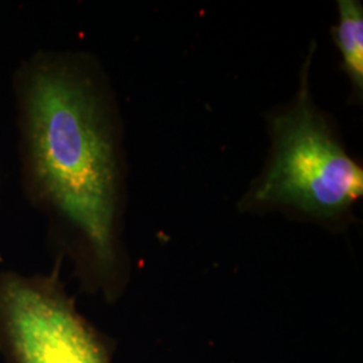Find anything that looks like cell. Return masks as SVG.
Listing matches in <instances>:
<instances>
[{"instance_id":"obj_1","label":"cell","mask_w":363,"mask_h":363,"mask_svg":"<svg viewBox=\"0 0 363 363\" xmlns=\"http://www.w3.org/2000/svg\"><path fill=\"white\" fill-rule=\"evenodd\" d=\"M22 184L73 240L85 279L112 295L120 279L121 172L103 82L78 55L38 52L13 76Z\"/></svg>"},{"instance_id":"obj_2","label":"cell","mask_w":363,"mask_h":363,"mask_svg":"<svg viewBox=\"0 0 363 363\" xmlns=\"http://www.w3.org/2000/svg\"><path fill=\"white\" fill-rule=\"evenodd\" d=\"M312 54L313 46L303 66L295 103L269 118L271 162L244 202L296 208L318 220H337L362 196L363 169L343 150L312 103Z\"/></svg>"},{"instance_id":"obj_3","label":"cell","mask_w":363,"mask_h":363,"mask_svg":"<svg viewBox=\"0 0 363 363\" xmlns=\"http://www.w3.org/2000/svg\"><path fill=\"white\" fill-rule=\"evenodd\" d=\"M0 351L9 363H111L57 274H0Z\"/></svg>"},{"instance_id":"obj_4","label":"cell","mask_w":363,"mask_h":363,"mask_svg":"<svg viewBox=\"0 0 363 363\" xmlns=\"http://www.w3.org/2000/svg\"><path fill=\"white\" fill-rule=\"evenodd\" d=\"M339 22L335 27V43L342 54L343 70L355 88L363 91V7L357 0L337 1Z\"/></svg>"}]
</instances>
